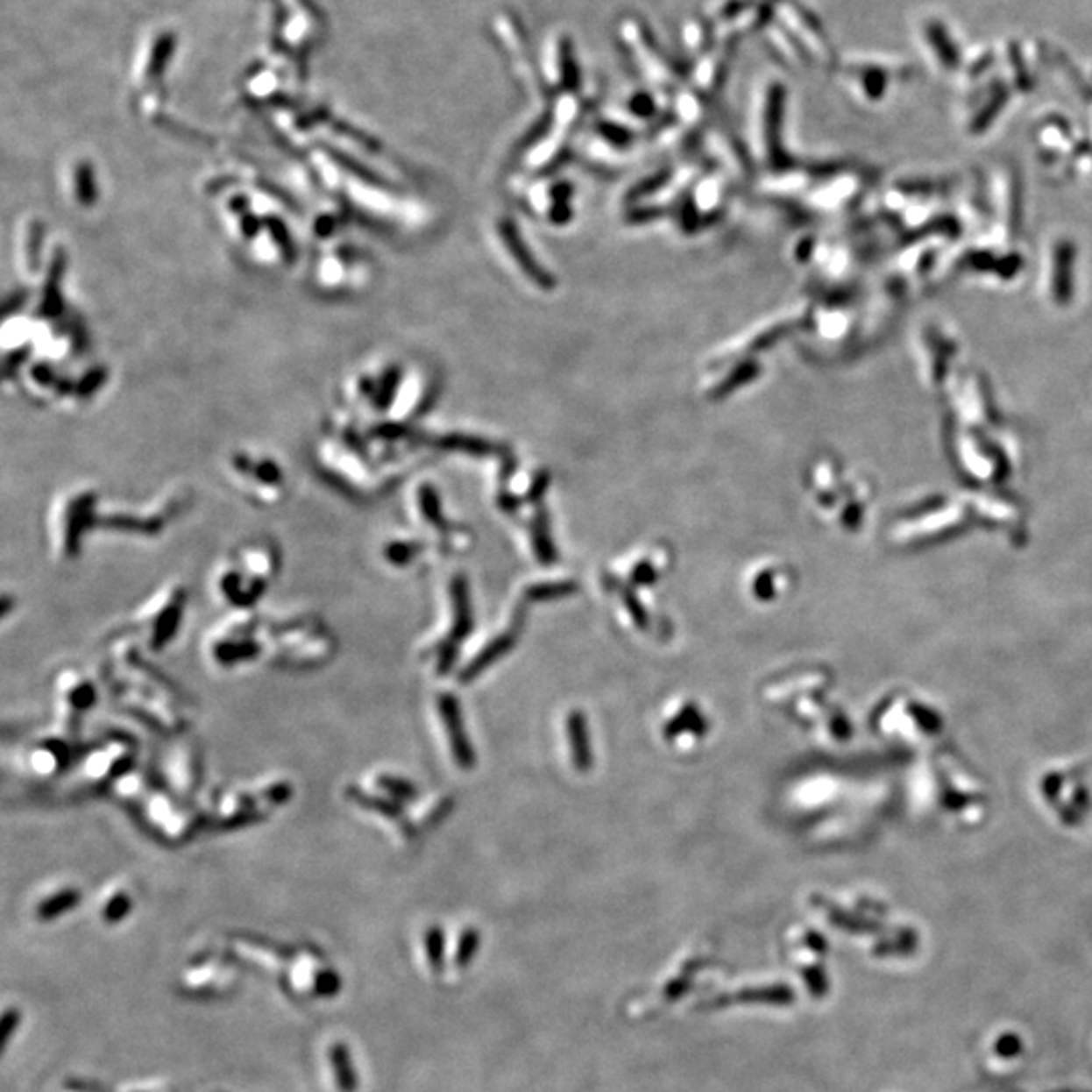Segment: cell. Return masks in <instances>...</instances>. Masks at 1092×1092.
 Listing matches in <instances>:
<instances>
[{
    "mask_svg": "<svg viewBox=\"0 0 1092 1092\" xmlns=\"http://www.w3.org/2000/svg\"><path fill=\"white\" fill-rule=\"evenodd\" d=\"M278 569V549L272 542H252L237 552L235 564L221 571L216 589L229 605L245 611L266 593Z\"/></svg>",
    "mask_w": 1092,
    "mask_h": 1092,
    "instance_id": "2",
    "label": "cell"
},
{
    "mask_svg": "<svg viewBox=\"0 0 1092 1092\" xmlns=\"http://www.w3.org/2000/svg\"><path fill=\"white\" fill-rule=\"evenodd\" d=\"M202 775L201 748L195 741L173 747L162 762V781L170 793L190 805Z\"/></svg>",
    "mask_w": 1092,
    "mask_h": 1092,
    "instance_id": "10",
    "label": "cell"
},
{
    "mask_svg": "<svg viewBox=\"0 0 1092 1092\" xmlns=\"http://www.w3.org/2000/svg\"><path fill=\"white\" fill-rule=\"evenodd\" d=\"M294 795L292 783L273 779L253 789H231L219 795L209 818L213 830H239L266 819L275 809L286 805Z\"/></svg>",
    "mask_w": 1092,
    "mask_h": 1092,
    "instance_id": "4",
    "label": "cell"
},
{
    "mask_svg": "<svg viewBox=\"0 0 1092 1092\" xmlns=\"http://www.w3.org/2000/svg\"><path fill=\"white\" fill-rule=\"evenodd\" d=\"M342 988L340 977L334 971H320L316 975V991L324 997H332Z\"/></svg>",
    "mask_w": 1092,
    "mask_h": 1092,
    "instance_id": "20",
    "label": "cell"
},
{
    "mask_svg": "<svg viewBox=\"0 0 1092 1092\" xmlns=\"http://www.w3.org/2000/svg\"><path fill=\"white\" fill-rule=\"evenodd\" d=\"M365 787L371 789L372 793H379V795H383V798L397 801V804H407V801L417 798L415 785H413L411 781H407L393 773H374L366 779Z\"/></svg>",
    "mask_w": 1092,
    "mask_h": 1092,
    "instance_id": "11",
    "label": "cell"
},
{
    "mask_svg": "<svg viewBox=\"0 0 1092 1092\" xmlns=\"http://www.w3.org/2000/svg\"><path fill=\"white\" fill-rule=\"evenodd\" d=\"M330 1067L334 1072V1081H337V1087L340 1092H357L358 1090V1074L357 1070L352 1067V1056L351 1050L346 1048V1044L337 1042L332 1044L330 1048Z\"/></svg>",
    "mask_w": 1092,
    "mask_h": 1092,
    "instance_id": "14",
    "label": "cell"
},
{
    "mask_svg": "<svg viewBox=\"0 0 1092 1092\" xmlns=\"http://www.w3.org/2000/svg\"><path fill=\"white\" fill-rule=\"evenodd\" d=\"M131 812L142 821L144 830L158 835L168 844H181V841L193 838L201 830V826L209 821L207 815L184 804L164 785L162 789H156V783L144 795L140 804L131 807Z\"/></svg>",
    "mask_w": 1092,
    "mask_h": 1092,
    "instance_id": "5",
    "label": "cell"
},
{
    "mask_svg": "<svg viewBox=\"0 0 1092 1092\" xmlns=\"http://www.w3.org/2000/svg\"><path fill=\"white\" fill-rule=\"evenodd\" d=\"M415 557V546L411 542H391L385 546V561L394 564V567H405V564L411 563V558Z\"/></svg>",
    "mask_w": 1092,
    "mask_h": 1092,
    "instance_id": "17",
    "label": "cell"
},
{
    "mask_svg": "<svg viewBox=\"0 0 1092 1092\" xmlns=\"http://www.w3.org/2000/svg\"><path fill=\"white\" fill-rule=\"evenodd\" d=\"M425 947H427V961H429V967L433 971H442L443 967V935L439 926H431L425 935Z\"/></svg>",
    "mask_w": 1092,
    "mask_h": 1092,
    "instance_id": "16",
    "label": "cell"
},
{
    "mask_svg": "<svg viewBox=\"0 0 1092 1092\" xmlns=\"http://www.w3.org/2000/svg\"><path fill=\"white\" fill-rule=\"evenodd\" d=\"M131 906H134V900H131V897H130L128 892H124V890L114 892L108 898V903L103 904V909H102L103 923L105 925L122 923V920L130 914Z\"/></svg>",
    "mask_w": 1092,
    "mask_h": 1092,
    "instance_id": "15",
    "label": "cell"
},
{
    "mask_svg": "<svg viewBox=\"0 0 1092 1092\" xmlns=\"http://www.w3.org/2000/svg\"><path fill=\"white\" fill-rule=\"evenodd\" d=\"M478 951V935L473 932V929H470L468 932H464L462 940H459V949L456 953V963L459 967H465L473 957V953Z\"/></svg>",
    "mask_w": 1092,
    "mask_h": 1092,
    "instance_id": "19",
    "label": "cell"
},
{
    "mask_svg": "<svg viewBox=\"0 0 1092 1092\" xmlns=\"http://www.w3.org/2000/svg\"><path fill=\"white\" fill-rule=\"evenodd\" d=\"M18 1024H21V1010L18 1008H9L3 1014V1022H0V1046L6 1048V1044L11 1042V1038L15 1032L18 1030Z\"/></svg>",
    "mask_w": 1092,
    "mask_h": 1092,
    "instance_id": "18",
    "label": "cell"
},
{
    "mask_svg": "<svg viewBox=\"0 0 1092 1092\" xmlns=\"http://www.w3.org/2000/svg\"><path fill=\"white\" fill-rule=\"evenodd\" d=\"M437 704H439V713H442V719L445 722V733L450 734V736H447V739H450V742H451V748H453V753H456V759L465 765V762H468V759H470V753H468V745H465V739H464V733H462V720H459V713H457L456 700L443 696V698H439Z\"/></svg>",
    "mask_w": 1092,
    "mask_h": 1092,
    "instance_id": "13",
    "label": "cell"
},
{
    "mask_svg": "<svg viewBox=\"0 0 1092 1092\" xmlns=\"http://www.w3.org/2000/svg\"><path fill=\"white\" fill-rule=\"evenodd\" d=\"M266 648L272 649L273 662L281 668L308 670L322 666L337 651L334 635L312 615L294 617L263 628Z\"/></svg>",
    "mask_w": 1092,
    "mask_h": 1092,
    "instance_id": "1",
    "label": "cell"
},
{
    "mask_svg": "<svg viewBox=\"0 0 1092 1092\" xmlns=\"http://www.w3.org/2000/svg\"><path fill=\"white\" fill-rule=\"evenodd\" d=\"M138 747L128 734H110L91 751L82 753L77 767L71 773V783L63 791V798L75 795L85 798L111 785L136 767Z\"/></svg>",
    "mask_w": 1092,
    "mask_h": 1092,
    "instance_id": "3",
    "label": "cell"
},
{
    "mask_svg": "<svg viewBox=\"0 0 1092 1092\" xmlns=\"http://www.w3.org/2000/svg\"><path fill=\"white\" fill-rule=\"evenodd\" d=\"M57 719L63 733L75 736L83 714L97 700V690L79 670H61L55 680Z\"/></svg>",
    "mask_w": 1092,
    "mask_h": 1092,
    "instance_id": "9",
    "label": "cell"
},
{
    "mask_svg": "<svg viewBox=\"0 0 1092 1092\" xmlns=\"http://www.w3.org/2000/svg\"><path fill=\"white\" fill-rule=\"evenodd\" d=\"M266 649V637L258 617L247 611L235 615L209 642V657L219 668H237L261 657Z\"/></svg>",
    "mask_w": 1092,
    "mask_h": 1092,
    "instance_id": "6",
    "label": "cell"
},
{
    "mask_svg": "<svg viewBox=\"0 0 1092 1092\" xmlns=\"http://www.w3.org/2000/svg\"><path fill=\"white\" fill-rule=\"evenodd\" d=\"M75 736L57 734L32 741L23 751V767L32 779H55L79 761L74 745Z\"/></svg>",
    "mask_w": 1092,
    "mask_h": 1092,
    "instance_id": "8",
    "label": "cell"
},
{
    "mask_svg": "<svg viewBox=\"0 0 1092 1092\" xmlns=\"http://www.w3.org/2000/svg\"><path fill=\"white\" fill-rule=\"evenodd\" d=\"M82 903V892L77 890L74 886L61 888V890L49 894L45 897L41 903L35 906V917L41 920V923H51L63 914H67L69 911H74L75 906Z\"/></svg>",
    "mask_w": 1092,
    "mask_h": 1092,
    "instance_id": "12",
    "label": "cell"
},
{
    "mask_svg": "<svg viewBox=\"0 0 1092 1092\" xmlns=\"http://www.w3.org/2000/svg\"><path fill=\"white\" fill-rule=\"evenodd\" d=\"M187 591L182 585H170L150 599L136 613L134 628L146 637L150 651H162L173 642L181 628Z\"/></svg>",
    "mask_w": 1092,
    "mask_h": 1092,
    "instance_id": "7",
    "label": "cell"
}]
</instances>
